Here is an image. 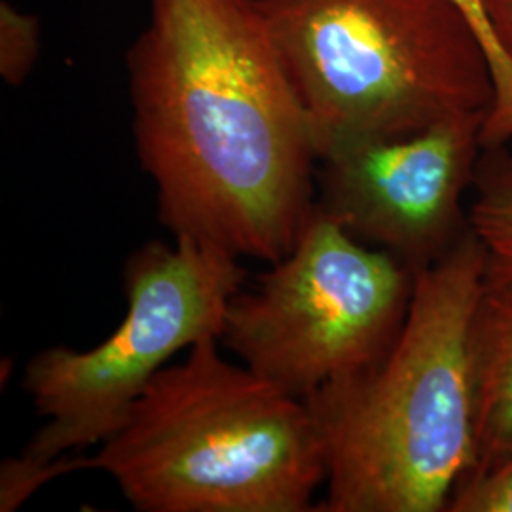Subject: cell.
<instances>
[{
	"label": "cell",
	"mask_w": 512,
	"mask_h": 512,
	"mask_svg": "<svg viewBox=\"0 0 512 512\" xmlns=\"http://www.w3.org/2000/svg\"><path fill=\"white\" fill-rule=\"evenodd\" d=\"M507 145L482 150L469 205V224L488 264L512 274V154Z\"/></svg>",
	"instance_id": "9"
},
{
	"label": "cell",
	"mask_w": 512,
	"mask_h": 512,
	"mask_svg": "<svg viewBox=\"0 0 512 512\" xmlns=\"http://www.w3.org/2000/svg\"><path fill=\"white\" fill-rule=\"evenodd\" d=\"M82 469H93V459L67 456L52 461H35L25 456L6 459L0 469V511H16L50 480Z\"/></svg>",
	"instance_id": "10"
},
{
	"label": "cell",
	"mask_w": 512,
	"mask_h": 512,
	"mask_svg": "<svg viewBox=\"0 0 512 512\" xmlns=\"http://www.w3.org/2000/svg\"><path fill=\"white\" fill-rule=\"evenodd\" d=\"M461 8V12L467 16V19L473 23L476 35L480 38L482 46L486 48V54L490 59V67H492V80H497L501 74V61L499 54L495 48L494 37L488 25V16H486V0H454Z\"/></svg>",
	"instance_id": "13"
},
{
	"label": "cell",
	"mask_w": 512,
	"mask_h": 512,
	"mask_svg": "<svg viewBox=\"0 0 512 512\" xmlns=\"http://www.w3.org/2000/svg\"><path fill=\"white\" fill-rule=\"evenodd\" d=\"M167 365L103 440L93 469L141 512H304L327 482L306 401L219 353Z\"/></svg>",
	"instance_id": "3"
},
{
	"label": "cell",
	"mask_w": 512,
	"mask_h": 512,
	"mask_svg": "<svg viewBox=\"0 0 512 512\" xmlns=\"http://www.w3.org/2000/svg\"><path fill=\"white\" fill-rule=\"evenodd\" d=\"M469 348L476 456L465 480L484 475L512 452V274L490 264L473 311Z\"/></svg>",
	"instance_id": "8"
},
{
	"label": "cell",
	"mask_w": 512,
	"mask_h": 512,
	"mask_svg": "<svg viewBox=\"0 0 512 512\" xmlns=\"http://www.w3.org/2000/svg\"><path fill=\"white\" fill-rule=\"evenodd\" d=\"M416 275L313 205L293 249L228 304L220 340L298 399L380 361L410 310Z\"/></svg>",
	"instance_id": "6"
},
{
	"label": "cell",
	"mask_w": 512,
	"mask_h": 512,
	"mask_svg": "<svg viewBox=\"0 0 512 512\" xmlns=\"http://www.w3.org/2000/svg\"><path fill=\"white\" fill-rule=\"evenodd\" d=\"M238 258L194 238L152 241L129 256L128 310L118 329L92 349H44L25 368L23 387L48 421L21 456L52 461L109 439L177 353L220 340L245 281Z\"/></svg>",
	"instance_id": "5"
},
{
	"label": "cell",
	"mask_w": 512,
	"mask_h": 512,
	"mask_svg": "<svg viewBox=\"0 0 512 512\" xmlns=\"http://www.w3.org/2000/svg\"><path fill=\"white\" fill-rule=\"evenodd\" d=\"M133 135L175 238L274 264L315 205L310 120L258 0H148Z\"/></svg>",
	"instance_id": "1"
},
{
	"label": "cell",
	"mask_w": 512,
	"mask_h": 512,
	"mask_svg": "<svg viewBox=\"0 0 512 512\" xmlns=\"http://www.w3.org/2000/svg\"><path fill=\"white\" fill-rule=\"evenodd\" d=\"M446 511L512 512V452L484 475L458 486Z\"/></svg>",
	"instance_id": "12"
},
{
	"label": "cell",
	"mask_w": 512,
	"mask_h": 512,
	"mask_svg": "<svg viewBox=\"0 0 512 512\" xmlns=\"http://www.w3.org/2000/svg\"><path fill=\"white\" fill-rule=\"evenodd\" d=\"M486 114L429 128L336 143L317 156L315 203L353 238L401 260L414 274L471 232L473 190Z\"/></svg>",
	"instance_id": "7"
},
{
	"label": "cell",
	"mask_w": 512,
	"mask_h": 512,
	"mask_svg": "<svg viewBox=\"0 0 512 512\" xmlns=\"http://www.w3.org/2000/svg\"><path fill=\"white\" fill-rule=\"evenodd\" d=\"M317 156L486 114L492 67L454 0H258Z\"/></svg>",
	"instance_id": "4"
},
{
	"label": "cell",
	"mask_w": 512,
	"mask_h": 512,
	"mask_svg": "<svg viewBox=\"0 0 512 512\" xmlns=\"http://www.w3.org/2000/svg\"><path fill=\"white\" fill-rule=\"evenodd\" d=\"M488 270L473 230L416 275L393 346L308 399L325 446L323 512H440L476 456L471 319Z\"/></svg>",
	"instance_id": "2"
},
{
	"label": "cell",
	"mask_w": 512,
	"mask_h": 512,
	"mask_svg": "<svg viewBox=\"0 0 512 512\" xmlns=\"http://www.w3.org/2000/svg\"><path fill=\"white\" fill-rule=\"evenodd\" d=\"M40 48L38 21L23 16L6 2L0 18V73L8 84H21L37 61Z\"/></svg>",
	"instance_id": "11"
}]
</instances>
